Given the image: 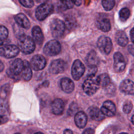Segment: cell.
<instances>
[{
  "instance_id": "obj_1",
  "label": "cell",
  "mask_w": 134,
  "mask_h": 134,
  "mask_svg": "<svg viewBox=\"0 0 134 134\" xmlns=\"http://www.w3.org/2000/svg\"><path fill=\"white\" fill-rule=\"evenodd\" d=\"M18 47L21 52L29 54L34 51L36 45L35 41L32 38L23 34L18 37Z\"/></svg>"
},
{
  "instance_id": "obj_2",
  "label": "cell",
  "mask_w": 134,
  "mask_h": 134,
  "mask_svg": "<svg viewBox=\"0 0 134 134\" xmlns=\"http://www.w3.org/2000/svg\"><path fill=\"white\" fill-rule=\"evenodd\" d=\"M82 87L84 92L87 95L91 96L94 94L99 87L97 77L95 76H87V78L84 82Z\"/></svg>"
},
{
  "instance_id": "obj_3",
  "label": "cell",
  "mask_w": 134,
  "mask_h": 134,
  "mask_svg": "<svg viewBox=\"0 0 134 134\" xmlns=\"http://www.w3.org/2000/svg\"><path fill=\"white\" fill-rule=\"evenodd\" d=\"M53 6L50 2H44L39 5L36 10V18L42 21L44 20L53 12Z\"/></svg>"
},
{
  "instance_id": "obj_4",
  "label": "cell",
  "mask_w": 134,
  "mask_h": 134,
  "mask_svg": "<svg viewBox=\"0 0 134 134\" xmlns=\"http://www.w3.org/2000/svg\"><path fill=\"white\" fill-rule=\"evenodd\" d=\"M24 67V62L20 59L14 60L10 64V68L6 73L9 77L13 79H19V75L21 73Z\"/></svg>"
},
{
  "instance_id": "obj_5",
  "label": "cell",
  "mask_w": 134,
  "mask_h": 134,
  "mask_svg": "<svg viewBox=\"0 0 134 134\" xmlns=\"http://www.w3.org/2000/svg\"><path fill=\"white\" fill-rule=\"evenodd\" d=\"M65 29L64 22L58 18L53 19L50 23V30L54 38H61L64 34Z\"/></svg>"
},
{
  "instance_id": "obj_6",
  "label": "cell",
  "mask_w": 134,
  "mask_h": 134,
  "mask_svg": "<svg viewBox=\"0 0 134 134\" xmlns=\"http://www.w3.org/2000/svg\"><path fill=\"white\" fill-rule=\"evenodd\" d=\"M61 46L60 42L56 40H52L48 42L43 48V52L47 55L54 56L60 53Z\"/></svg>"
},
{
  "instance_id": "obj_7",
  "label": "cell",
  "mask_w": 134,
  "mask_h": 134,
  "mask_svg": "<svg viewBox=\"0 0 134 134\" xmlns=\"http://www.w3.org/2000/svg\"><path fill=\"white\" fill-rule=\"evenodd\" d=\"M97 47L100 52L105 54H108L111 51L113 44L111 39L105 36H102L98 39Z\"/></svg>"
},
{
  "instance_id": "obj_8",
  "label": "cell",
  "mask_w": 134,
  "mask_h": 134,
  "mask_svg": "<svg viewBox=\"0 0 134 134\" xmlns=\"http://www.w3.org/2000/svg\"><path fill=\"white\" fill-rule=\"evenodd\" d=\"M19 51L17 46L8 44L0 48V55L6 58H13L18 54Z\"/></svg>"
},
{
  "instance_id": "obj_9",
  "label": "cell",
  "mask_w": 134,
  "mask_h": 134,
  "mask_svg": "<svg viewBox=\"0 0 134 134\" xmlns=\"http://www.w3.org/2000/svg\"><path fill=\"white\" fill-rule=\"evenodd\" d=\"M85 66L80 60H75L73 63L71 68L72 77L76 81L79 80L85 72Z\"/></svg>"
},
{
  "instance_id": "obj_10",
  "label": "cell",
  "mask_w": 134,
  "mask_h": 134,
  "mask_svg": "<svg viewBox=\"0 0 134 134\" xmlns=\"http://www.w3.org/2000/svg\"><path fill=\"white\" fill-rule=\"evenodd\" d=\"M67 66L66 63L62 59L53 61L49 65V71L51 74H56L63 72Z\"/></svg>"
},
{
  "instance_id": "obj_11",
  "label": "cell",
  "mask_w": 134,
  "mask_h": 134,
  "mask_svg": "<svg viewBox=\"0 0 134 134\" xmlns=\"http://www.w3.org/2000/svg\"><path fill=\"white\" fill-rule=\"evenodd\" d=\"M30 65L32 69L35 71H39L43 69L46 65V60L41 54L34 55L30 62Z\"/></svg>"
},
{
  "instance_id": "obj_12",
  "label": "cell",
  "mask_w": 134,
  "mask_h": 134,
  "mask_svg": "<svg viewBox=\"0 0 134 134\" xmlns=\"http://www.w3.org/2000/svg\"><path fill=\"white\" fill-rule=\"evenodd\" d=\"M114 69L116 72H121L125 68L126 63L123 55L120 52H117L114 55Z\"/></svg>"
},
{
  "instance_id": "obj_13",
  "label": "cell",
  "mask_w": 134,
  "mask_h": 134,
  "mask_svg": "<svg viewBox=\"0 0 134 134\" xmlns=\"http://www.w3.org/2000/svg\"><path fill=\"white\" fill-rule=\"evenodd\" d=\"M100 110L105 115L108 117L115 116L116 113V106L115 104L110 100L104 102Z\"/></svg>"
},
{
  "instance_id": "obj_14",
  "label": "cell",
  "mask_w": 134,
  "mask_h": 134,
  "mask_svg": "<svg viewBox=\"0 0 134 134\" xmlns=\"http://www.w3.org/2000/svg\"><path fill=\"white\" fill-rule=\"evenodd\" d=\"M120 91L127 95L134 94V83L130 80H125L122 81L119 86Z\"/></svg>"
},
{
  "instance_id": "obj_15",
  "label": "cell",
  "mask_w": 134,
  "mask_h": 134,
  "mask_svg": "<svg viewBox=\"0 0 134 134\" xmlns=\"http://www.w3.org/2000/svg\"><path fill=\"white\" fill-rule=\"evenodd\" d=\"M64 108V104L63 101L60 98L55 99L51 105V109L52 113L54 115L61 114Z\"/></svg>"
},
{
  "instance_id": "obj_16",
  "label": "cell",
  "mask_w": 134,
  "mask_h": 134,
  "mask_svg": "<svg viewBox=\"0 0 134 134\" xmlns=\"http://www.w3.org/2000/svg\"><path fill=\"white\" fill-rule=\"evenodd\" d=\"M88 113L91 118L95 121H101L105 118V115L100 109L95 106H92L88 109Z\"/></svg>"
},
{
  "instance_id": "obj_17",
  "label": "cell",
  "mask_w": 134,
  "mask_h": 134,
  "mask_svg": "<svg viewBox=\"0 0 134 134\" xmlns=\"http://www.w3.org/2000/svg\"><path fill=\"white\" fill-rule=\"evenodd\" d=\"M14 18L17 25L21 27L26 29H28L30 28V21L26 16L24 14H18L15 16Z\"/></svg>"
},
{
  "instance_id": "obj_18",
  "label": "cell",
  "mask_w": 134,
  "mask_h": 134,
  "mask_svg": "<svg viewBox=\"0 0 134 134\" xmlns=\"http://www.w3.org/2000/svg\"><path fill=\"white\" fill-rule=\"evenodd\" d=\"M60 85L62 90L66 93L72 92L74 89V84L73 82L68 77H64L61 79Z\"/></svg>"
},
{
  "instance_id": "obj_19",
  "label": "cell",
  "mask_w": 134,
  "mask_h": 134,
  "mask_svg": "<svg viewBox=\"0 0 134 134\" xmlns=\"http://www.w3.org/2000/svg\"><path fill=\"white\" fill-rule=\"evenodd\" d=\"M87 120V117L86 114L83 111L77 112L74 117V121L76 126L80 128H84Z\"/></svg>"
},
{
  "instance_id": "obj_20",
  "label": "cell",
  "mask_w": 134,
  "mask_h": 134,
  "mask_svg": "<svg viewBox=\"0 0 134 134\" xmlns=\"http://www.w3.org/2000/svg\"><path fill=\"white\" fill-rule=\"evenodd\" d=\"M32 35L34 41L39 45H41L43 41L44 37L41 31V28L38 26H35L32 29Z\"/></svg>"
},
{
  "instance_id": "obj_21",
  "label": "cell",
  "mask_w": 134,
  "mask_h": 134,
  "mask_svg": "<svg viewBox=\"0 0 134 134\" xmlns=\"http://www.w3.org/2000/svg\"><path fill=\"white\" fill-rule=\"evenodd\" d=\"M24 67L21 72V76L26 81H28L31 80L32 75L31 68L29 63L27 60H24Z\"/></svg>"
},
{
  "instance_id": "obj_22",
  "label": "cell",
  "mask_w": 134,
  "mask_h": 134,
  "mask_svg": "<svg viewBox=\"0 0 134 134\" xmlns=\"http://www.w3.org/2000/svg\"><path fill=\"white\" fill-rule=\"evenodd\" d=\"M96 25L99 29L104 32H107L109 31L111 28L110 21L106 18H103L97 20Z\"/></svg>"
},
{
  "instance_id": "obj_23",
  "label": "cell",
  "mask_w": 134,
  "mask_h": 134,
  "mask_svg": "<svg viewBox=\"0 0 134 134\" xmlns=\"http://www.w3.org/2000/svg\"><path fill=\"white\" fill-rule=\"evenodd\" d=\"M64 23L65 28L68 30L73 29L76 25V21L75 18L73 16L70 15H69L65 17Z\"/></svg>"
},
{
  "instance_id": "obj_24",
  "label": "cell",
  "mask_w": 134,
  "mask_h": 134,
  "mask_svg": "<svg viewBox=\"0 0 134 134\" xmlns=\"http://www.w3.org/2000/svg\"><path fill=\"white\" fill-rule=\"evenodd\" d=\"M99 85L103 87H106L110 84V80L109 75L107 73H103L97 76Z\"/></svg>"
},
{
  "instance_id": "obj_25",
  "label": "cell",
  "mask_w": 134,
  "mask_h": 134,
  "mask_svg": "<svg viewBox=\"0 0 134 134\" xmlns=\"http://www.w3.org/2000/svg\"><path fill=\"white\" fill-rule=\"evenodd\" d=\"M117 42L121 47L126 46L128 43V39L126 34L124 32H120L117 37Z\"/></svg>"
},
{
  "instance_id": "obj_26",
  "label": "cell",
  "mask_w": 134,
  "mask_h": 134,
  "mask_svg": "<svg viewBox=\"0 0 134 134\" xmlns=\"http://www.w3.org/2000/svg\"><path fill=\"white\" fill-rule=\"evenodd\" d=\"M86 61L88 65H95L98 61L96 53L94 51H91L86 57Z\"/></svg>"
},
{
  "instance_id": "obj_27",
  "label": "cell",
  "mask_w": 134,
  "mask_h": 134,
  "mask_svg": "<svg viewBox=\"0 0 134 134\" xmlns=\"http://www.w3.org/2000/svg\"><path fill=\"white\" fill-rule=\"evenodd\" d=\"M130 11L128 8L125 7L120 9L119 12V19L122 21H126L130 16Z\"/></svg>"
},
{
  "instance_id": "obj_28",
  "label": "cell",
  "mask_w": 134,
  "mask_h": 134,
  "mask_svg": "<svg viewBox=\"0 0 134 134\" xmlns=\"http://www.w3.org/2000/svg\"><path fill=\"white\" fill-rule=\"evenodd\" d=\"M102 5L104 8L107 11L111 10L115 5V0H102Z\"/></svg>"
},
{
  "instance_id": "obj_29",
  "label": "cell",
  "mask_w": 134,
  "mask_h": 134,
  "mask_svg": "<svg viewBox=\"0 0 134 134\" xmlns=\"http://www.w3.org/2000/svg\"><path fill=\"white\" fill-rule=\"evenodd\" d=\"M8 35V31L7 29L4 26L0 25V39L5 40Z\"/></svg>"
},
{
  "instance_id": "obj_30",
  "label": "cell",
  "mask_w": 134,
  "mask_h": 134,
  "mask_svg": "<svg viewBox=\"0 0 134 134\" xmlns=\"http://www.w3.org/2000/svg\"><path fill=\"white\" fill-rule=\"evenodd\" d=\"M61 5L65 9H71L73 7L74 4L71 0H59Z\"/></svg>"
},
{
  "instance_id": "obj_31",
  "label": "cell",
  "mask_w": 134,
  "mask_h": 134,
  "mask_svg": "<svg viewBox=\"0 0 134 134\" xmlns=\"http://www.w3.org/2000/svg\"><path fill=\"white\" fill-rule=\"evenodd\" d=\"M9 88V85L7 84L3 85L1 87V90L0 92V96L2 99H4L6 97Z\"/></svg>"
},
{
  "instance_id": "obj_32",
  "label": "cell",
  "mask_w": 134,
  "mask_h": 134,
  "mask_svg": "<svg viewBox=\"0 0 134 134\" xmlns=\"http://www.w3.org/2000/svg\"><path fill=\"white\" fill-rule=\"evenodd\" d=\"M97 68L96 65H91L88 66V72H87V76H95L96 73L97 72Z\"/></svg>"
},
{
  "instance_id": "obj_33",
  "label": "cell",
  "mask_w": 134,
  "mask_h": 134,
  "mask_svg": "<svg viewBox=\"0 0 134 134\" xmlns=\"http://www.w3.org/2000/svg\"><path fill=\"white\" fill-rule=\"evenodd\" d=\"M20 3L24 7L31 8L34 5L33 0H19Z\"/></svg>"
},
{
  "instance_id": "obj_34",
  "label": "cell",
  "mask_w": 134,
  "mask_h": 134,
  "mask_svg": "<svg viewBox=\"0 0 134 134\" xmlns=\"http://www.w3.org/2000/svg\"><path fill=\"white\" fill-rule=\"evenodd\" d=\"M77 109V104L76 103H75L74 102H73L70 105V107H69L68 111V114L69 115L72 116L76 111Z\"/></svg>"
},
{
  "instance_id": "obj_35",
  "label": "cell",
  "mask_w": 134,
  "mask_h": 134,
  "mask_svg": "<svg viewBox=\"0 0 134 134\" xmlns=\"http://www.w3.org/2000/svg\"><path fill=\"white\" fill-rule=\"evenodd\" d=\"M132 108V104L131 102H128L124 104L123 106V111L125 114H129Z\"/></svg>"
},
{
  "instance_id": "obj_36",
  "label": "cell",
  "mask_w": 134,
  "mask_h": 134,
  "mask_svg": "<svg viewBox=\"0 0 134 134\" xmlns=\"http://www.w3.org/2000/svg\"><path fill=\"white\" fill-rule=\"evenodd\" d=\"M8 120V119L6 116L0 115V125L6 123Z\"/></svg>"
},
{
  "instance_id": "obj_37",
  "label": "cell",
  "mask_w": 134,
  "mask_h": 134,
  "mask_svg": "<svg viewBox=\"0 0 134 134\" xmlns=\"http://www.w3.org/2000/svg\"><path fill=\"white\" fill-rule=\"evenodd\" d=\"M128 50L129 53L134 56V45H129L128 47Z\"/></svg>"
},
{
  "instance_id": "obj_38",
  "label": "cell",
  "mask_w": 134,
  "mask_h": 134,
  "mask_svg": "<svg viewBox=\"0 0 134 134\" xmlns=\"http://www.w3.org/2000/svg\"><path fill=\"white\" fill-rule=\"evenodd\" d=\"M71 1L76 6H80L82 3V0H71Z\"/></svg>"
},
{
  "instance_id": "obj_39",
  "label": "cell",
  "mask_w": 134,
  "mask_h": 134,
  "mask_svg": "<svg viewBox=\"0 0 134 134\" xmlns=\"http://www.w3.org/2000/svg\"><path fill=\"white\" fill-rule=\"evenodd\" d=\"M83 133H86V134H92L94 133V131L92 129L88 128V129H86L85 131H84Z\"/></svg>"
},
{
  "instance_id": "obj_40",
  "label": "cell",
  "mask_w": 134,
  "mask_h": 134,
  "mask_svg": "<svg viewBox=\"0 0 134 134\" xmlns=\"http://www.w3.org/2000/svg\"><path fill=\"white\" fill-rule=\"evenodd\" d=\"M130 36L131 41L134 43V27L132 28V29L130 30Z\"/></svg>"
},
{
  "instance_id": "obj_41",
  "label": "cell",
  "mask_w": 134,
  "mask_h": 134,
  "mask_svg": "<svg viewBox=\"0 0 134 134\" xmlns=\"http://www.w3.org/2000/svg\"><path fill=\"white\" fill-rule=\"evenodd\" d=\"M4 69V65L3 62L0 60V72H2Z\"/></svg>"
},
{
  "instance_id": "obj_42",
  "label": "cell",
  "mask_w": 134,
  "mask_h": 134,
  "mask_svg": "<svg viewBox=\"0 0 134 134\" xmlns=\"http://www.w3.org/2000/svg\"><path fill=\"white\" fill-rule=\"evenodd\" d=\"M63 133H65V134H71V133H73V132L70 129H66L64 131Z\"/></svg>"
},
{
  "instance_id": "obj_43",
  "label": "cell",
  "mask_w": 134,
  "mask_h": 134,
  "mask_svg": "<svg viewBox=\"0 0 134 134\" xmlns=\"http://www.w3.org/2000/svg\"><path fill=\"white\" fill-rule=\"evenodd\" d=\"M131 122L134 125V115L132 116V117L131 118Z\"/></svg>"
},
{
  "instance_id": "obj_44",
  "label": "cell",
  "mask_w": 134,
  "mask_h": 134,
  "mask_svg": "<svg viewBox=\"0 0 134 134\" xmlns=\"http://www.w3.org/2000/svg\"><path fill=\"white\" fill-rule=\"evenodd\" d=\"M3 44V40L0 39V46Z\"/></svg>"
},
{
  "instance_id": "obj_45",
  "label": "cell",
  "mask_w": 134,
  "mask_h": 134,
  "mask_svg": "<svg viewBox=\"0 0 134 134\" xmlns=\"http://www.w3.org/2000/svg\"><path fill=\"white\" fill-rule=\"evenodd\" d=\"M37 2H38V3H40V2H42V1H44V0H36Z\"/></svg>"
}]
</instances>
